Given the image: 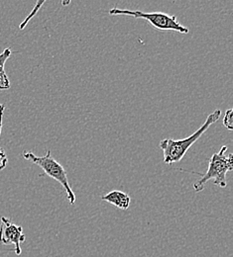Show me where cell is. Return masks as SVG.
Instances as JSON below:
<instances>
[{
    "label": "cell",
    "instance_id": "7a4b0ae2",
    "mask_svg": "<svg viewBox=\"0 0 233 257\" xmlns=\"http://www.w3.org/2000/svg\"><path fill=\"white\" fill-rule=\"evenodd\" d=\"M226 151L227 147L223 146L221 147L218 153L212 155V157L209 160L207 171L204 174H202L201 178L194 184V189L196 192L202 191L204 189L205 184L210 179H213V184L218 187L225 188L227 186L226 173L233 169V156L232 154H229L226 157Z\"/></svg>",
    "mask_w": 233,
    "mask_h": 257
},
{
    "label": "cell",
    "instance_id": "5b68a950",
    "mask_svg": "<svg viewBox=\"0 0 233 257\" xmlns=\"http://www.w3.org/2000/svg\"><path fill=\"white\" fill-rule=\"evenodd\" d=\"M26 240V236L23 233V228L20 225H15L11 220L2 217L0 225V243L7 245L13 244L15 246L14 252L17 255H20L21 243Z\"/></svg>",
    "mask_w": 233,
    "mask_h": 257
},
{
    "label": "cell",
    "instance_id": "52a82bcc",
    "mask_svg": "<svg viewBox=\"0 0 233 257\" xmlns=\"http://www.w3.org/2000/svg\"><path fill=\"white\" fill-rule=\"evenodd\" d=\"M12 51L9 48H6L0 54V90H6L10 88V81L5 71V64L10 58Z\"/></svg>",
    "mask_w": 233,
    "mask_h": 257
},
{
    "label": "cell",
    "instance_id": "8992f818",
    "mask_svg": "<svg viewBox=\"0 0 233 257\" xmlns=\"http://www.w3.org/2000/svg\"><path fill=\"white\" fill-rule=\"evenodd\" d=\"M103 201L110 203L120 210H127L130 207L131 198L127 193L122 192L119 190H112L106 195L101 197Z\"/></svg>",
    "mask_w": 233,
    "mask_h": 257
},
{
    "label": "cell",
    "instance_id": "6da1fadb",
    "mask_svg": "<svg viewBox=\"0 0 233 257\" xmlns=\"http://www.w3.org/2000/svg\"><path fill=\"white\" fill-rule=\"evenodd\" d=\"M220 116L221 111L219 109H216L207 116L203 125L190 137L177 141L172 139L162 140L159 147L164 154V162L167 164H173L182 161L190 148L200 139L207 128L219 120Z\"/></svg>",
    "mask_w": 233,
    "mask_h": 257
},
{
    "label": "cell",
    "instance_id": "30bf717a",
    "mask_svg": "<svg viewBox=\"0 0 233 257\" xmlns=\"http://www.w3.org/2000/svg\"><path fill=\"white\" fill-rule=\"evenodd\" d=\"M223 125L228 131H232V109H228L225 112L224 119H223Z\"/></svg>",
    "mask_w": 233,
    "mask_h": 257
},
{
    "label": "cell",
    "instance_id": "277c9868",
    "mask_svg": "<svg viewBox=\"0 0 233 257\" xmlns=\"http://www.w3.org/2000/svg\"><path fill=\"white\" fill-rule=\"evenodd\" d=\"M23 158L26 161H31L35 164H37L39 167L43 169L46 175H48L49 177L59 182L64 187L65 191L67 193V200L70 205H73L75 203V195L71 190L70 185L68 184L67 172L62 166V164L59 163L52 157L51 151H48L45 157H37L34 155L33 153L25 152L23 153Z\"/></svg>",
    "mask_w": 233,
    "mask_h": 257
},
{
    "label": "cell",
    "instance_id": "ba28073f",
    "mask_svg": "<svg viewBox=\"0 0 233 257\" xmlns=\"http://www.w3.org/2000/svg\"><path fill=\"white\" fill-rule=\"evenodd\" d=\"M4 110H5V105L0 103V136H1V131H2V123H3V115H4ZM8 162L7 156L3 149L0 148V171L3 170Z\"/></svg>",
    "mask_w": 233,
    "mask_h": 257
},
{
    "label": "cell",
    "instance_id": "9c48e42d",
    "mask_svg": "<svg viewBox=\"0 0 233 257\" xmlns=\"http://www.w3.org/2000/svg\"><path fill=\"white\" fill-rule=\"evenodd\" d=\"M44 2H45V1L43 0V1H38V2L36 3V6L34 7L33 11H32V12L29 14V16H28V17H27V18H26V19L21 23V25H20V29H23V28L27 25V23H28V22L33 18L34 15H36V14H37V12L39 11L40 7L44 4Z\"/></svg>",
    "mask_w": 233,
    "mask_h": 257
},
{
    "label": "cell",
    "instance_id": "3957f363",
    "mask_svg": "<svg viewBox=\"0 0 233 257\" xmlns=\"http://www.w3.org/2000/svg\"><path fill=\"white\" fill-rule=\"evenodd\" d=\"M109 14L112 16H131L138 19H145L154 28L163 31H174L181 34H188L189 29L182 26L175 15H169L163 12H142L132 11L127 9H120L114 7L109 10Z\"/></svg>",
    "mask_w": 233,
    "mask_h": 257
}]
</instances>
